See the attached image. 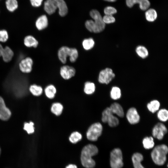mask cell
Listing matches in <instances>:
<instances>
[{
  "label": "cell",
  "instance_id": "1",
  "mask_svg": "<svg viewBox=\"0 0 168 168\" xmlns=\"http://www.w3.org/2000/svg\"><path fill=\"white\" fill-rule=\"evenodd\" d=\"M98 152L97 147L93 144H89L84 146L82 151L81 156L82 166L86 168H93L96 163L92 157L96 155Z\"/></svg>",
  "mask_w": 168,
  "mask_h": 168
},
{
  "label": "cell",
  "instance_id": "2",
  "mask_svg": "<svg viewBox=\"0 0 168 168\" xmlns=\"http://www.w3.org/2000/svg\"><path fill=\"white\" fill-rule=\"evenodd\" d=\"M168 152L167 147L165 144L156 146L151 154L152 159L157 165L161 166L164 164L166 161V155Z\"/></svg>",
  "mask_w": 168,
  "mask_h": 168
},
{
  "label": "cell",
  "instance_id": "3",
  "mask_svg": "<svg viewBox=\"0 0 168 168\" xmlns=\"http://www.w3.org/2000/svg\"><path fill=\"white\" fill-rule=\"evenodd\" d=\"M58 56L59 60L63 63L66 62L67 58L68 56L69 57L70 62L73 63L76 60L78 57V52L75 48L63 46L58 50Z\"/></svg>",
  "mask_w": 168,
  "mask_h": 168
},
{
  "label": "cell",
  "instance_id": "4",
  "mask_svg": "<svg viewBox=\"0 0 168 168\" xmlns=\"http://www.w3.org/2000/svg\"><path fill=\"white\" fill-rule=\"evenodd\" d=\"M103 126L100 122H96L91 124L86 132L87 139L91 141H96L102 133Z\"/></svg>",
  "mask_w": 168,
  "mask_h": 168
},
{
  "label": "cell",
  "instance_id": "5",
  "mask_svg": "<svg viewBox=\"0 0 168 168\" xmlns=\"http://www.w3.org/2000/svg\"><path fill=\"white\" fill-rule=\"evenodd\" d=\"M110 165L111 168H121L123 167L122 154L120 149L115 148L111 152Z\"/></svg>",
  "mask_w": 168,
  "mask_h": 168
},
{
  "label": "cell",
  "instance_id": "6",
  "mask_svg": "<svg viewBox=\"0 0 168 168\" xmlns=\"http://www.w3.org/2000/svg\"><path fill=\"white\" fill-rule=\"evenodd\" d=\"M91 17L93 19L96 26V33L100 32L105 29V24L99 12L96 10L93 9L90 12Z\"/></svg>",
  "mask_w": 168,
  "mask_h": 168
},
{
  "label": "cell",
  "instance_id": "7",
  "mask_svg": "<svg viewBox=\"0 0 168 168\" xmlns=\"http://www.w3.org/2000/svg\"><path fill=\"white\" fill-rule=\"evenodd\" d=\"M115 75L111 68H106L101 71L99 75L98 80L100 83L108 84L115 77Z\"/></svg>",
  "mask_w": 168,
  "mask_h": 168
},
{
  "label": "cell",
  "instance_id": "8",
  "mask_svg": "<svg viewBox=\"0 0 168 168\" xmlns=\"http://www.w3.org/2000/svg\"><path fill=\"white\" fill-rule=\"evenodd\" d=\"M167 132V129L166 126L162 123H159L153 128L152 134L154 138L161 140Z\"/></svg>",
  "mask_w": 168,
  "mask_h": 168
},
{
  "label": "cell",
  "instance_id": "9",
  "mask_svg": "<svg viewBox=\"0 0 168 168\" xmlns=\"http://www.w3.org/2000/svg\"><path fill=\"white\" fill-rule=\"evenodd\" d=\"M33 60L30 57H27L22 59L19 64L20 70L24 73L30 72L32 69Z\"/></svg>",
  "mask_w": 168,
  "mask_h": 168
},
{
  "label": "cell",
  "instance_id": "10",
  "mask_svg": "<svg viewBox=\"0 0 168 168\" xmlns=\"http://www.w3.org/2000/svg\"><path fill=\"white\" fill-rule=\"evenodd\" d=\"M126 116L128 121L131 124H137L140 121V116L136 109L134 107L130 108L128 110Z\"/></svg>",
  "mask_w": 168,
  "mask_h": 168
},
{
  "label": "cell",
  "instance_id": "11",
  "mask_svg": "<svg viewBox=\"0 0 168 168\" xmlns=\"http://www.w3.org/2000/svg\"><path fill=\"white\" fill-rule=\"evenodd\" d=\"M76 70L72 67L68 65L62 67L60 70V74L65 80H68L74 76Z\"/></svg>",
  "mask_w": 168,
  "mask_h": 168
},
{
  "label": "cell",
  "instance_id": "12",
  "mask_svg": "<svg viewBox=\"0 0 168 168\" xmlns=\"http://www.w3.org/2000/svg\"><path fill=\"white\" fill-rule=\"evenodd\" d=\"M11 113L5 105L3 98L0 96V119L6 121L10 117Z\"/></svg>",
  "mask_w": 168,
  "mask_h": 168
},
{
  "label": "cell",
  "instance_id": "13",
  "mask_svg": "<svg viewBox=\"0 0 168 168\" xmlns=\"http://www.w3.org/2000/svg\"><path fill=\"white\" fill-rule=\"evenodd\" d=\"M127 6L130 7H132L135 4H139L140 9L143 11L147 10L150 5V3L148 0H126Z\"/></svg>",
  "mask_w": 168,
  "mask_h": 168
},
{
  "label": "cell",
  "instance_id": "14",
  "mask_svg": "<svg viewBox=\"0 0 168 168\" xmlns=\"http://www.w3.org/2000/svg\"><path fill=\"white\" fill-rule=\"evenodd\" d=\"M44 8L48 14L54 13L57 9L56 0H46L44 3Z\"/></svg>",
  "mask_w": 168,
  "mask_h": 168
},
{
  "label": "cell",
  "instance_id": "15",
  "mask_svg": "<svg viewBox=\"0 0 168 168\" xmlns=\"http://www.w3.org/2000/svg\"><path fill=\"white\" fill-rule=\"evenodd\" d=\"M48 21L47 16L43 15L40 16L36 20L35 25L39 30H43L48 26Z\"/></svg>",
  "mask_w": 168,
  "mask_h": 168
},
{
  "label": "cell",
  "instance_id": "16",
  "mask_svg": "<svg viewBox=\"0 0 168 168\" xmlns=\"http://www.w3.org/2000/svg\"><path fill=\"white\" fill-rule=\"evenodd\" d=\"M14 54L12 49L9 47L7 46L3 48L1 57L4 62L8 63L12 60Z\"/></svg>",
  "mask_w": 168,
  "mask_h": 168
},
{
  "label": "cell",
  "instance_id": "17",
  "mask_svg": "<svg viewBox=\"0 0 168 168\" xmlns=\"http://www.w3.org/2000/svg\"><path fill=\"white\" fill-rule=\"evenodd\" d=\"M113 114H116L120 117L122 118L124 116V110L119 103L114 102L112 103L109 107Z\"/></svg>",
  "mask_w": 168,
  "mask_h": 168
},
{
  "label": "cell",
  "instance_id": "18",
  "mask_svg": "<svg viewBox=\"0 0 168 168\" xmlns=\"http://www.w3.org/2000/svg\"><path fill=\"white\" fill-rule=\"evenodd\" d=\"M57 7L58 13L61 16H64L68 13V9L67 4L64 0H56Z\"/></svg>",
  "mask_w": 168,
  "mask_h": 168
},
{
  "label": "cell",
  "instance_id": "19",
  "mask_svg": "<svg viewBox=\"0 0 168 168\" xmlns=\"http://www.w3.org/2000/svg\"><path fill=\"white\" fill-rule=\"evenodd\" d=\"M63 110V105L59 102H55L53 103L50 108V111L52 113L57 116L61 115Z\"/></svg>",
  "mask_w": 168,
  "mask_h": 168
},
{
  "label": "cell",
  "instance_id": "20",
  "mask_svg": "<svg viewBox=\"0 0 168 168\" xmlns=\"http://www.w3.org/2000/svg\"><path fill=\"white\" fill-rule=\"evenodd\" d=\"M143 156L139 153H134L132 156V161L134 168H144L141 162L143 159Z\"/></svg>",
  "mask_w": 168,
  "mask_h": 168
},
{
  "label": "cell",
  "instance_id": "21",
  "mask_svg": "<svg viewBox=\"0 0 168 168\" xmlns=\"http://www.w3.org/2000/svg\"><path fill=\"white\" fill-rule=\"evenodd\" d=\"M24 43L26 47L29 48H36L38 44V42L37 40L31 35H28L25 37Z\"/></svg>",
  "mask_w": 168,
  "mask_h": 168
},
{
  "label": "cell",
  "instance_id": "22",
  "mask_svg": "<svg viewBox=\"0 0 168 168\" xmlns=\"http://www.w3.org/2000/svg\"><path fill=\"white\" fill-rule=\"evenodd\" d=\"M44 93L46 96L49 99H53L57 93V89L55 86L52 84L48 85L44 90Z\"/></svg>",
  "mask_w": 168,
  "mask_h": 168
},
{
  "label": "cell",
  "instance_id": "23",
  "mask_svg": "<svg viewBox=\"0 0 168 168\" xmlns=\"http://www.w3.org/2000/svg\"><path fill=\"white\" fill-rule=\"evenodd\" d=\"M96 86L95 84L91 82H86L84 84L83 91L87 95H91L95 92Z\"/></svg>",
  "mask_w": 168,
  "mask_h": 168
},
{
  "label": "cell",
  "instance_id": "24",
  "mask_svg": "<svg viewBox=\"0 0 168 168\" xmlns=\"http://www.w3.org/2000/svg\"><path fill=\"white\" fill-rule=\"evenodd\" d=\"M5 5L7 9L10 12L15 11L18 7L17 0H6Z\"/></svg>",
  "mask_w": 168,
  "mask_h": 168
},
{
  "label": "cell",
  "instance_id": "25",
  "mask_svg": "<svg viewBox=\"0 0 168 168\" xmlns=\"http://www.w3.org/2000/svg\"><path fill=\"white\" fill-rule=\"evenodd\" d=\"M146 20L149 22L155 21L157 17V13L156 11L152 8L148 9L145 13Z\"/></svg>",
  "mask_w": 168,
  "mask_h": 168
},
{
  "label": "cell",
  "instance_id": "26",
  "mask_svg": "<svg viewBox=\"0 0 168 168\" xmlns=\"http://www.w3.org/2000/svg\"><path fill=\"white\" fill-rule=\"evenodd\" d=\"M160 105V103L158 100H153L147 104V107L150 112L154 113L159 110Z\"/></svg>",
  "mask_w": 168,
  "mask_h": 168
},
{
  "label": "cell",
  "instance_id": "27",
  "mask_svg": "<svg viewBox=\"0 0 168 168\" xmlns=\"http://www.w3.org/2000/svg\"><path fill=\"white\" fill-rule=\"evenodd\" d=\"M82 138V135L81 133L77 131H75L71 133L69 140L72 143L75 144L81 141Z\"/></svg>",
  "mask_w": 168,
  "mask_h": 168
},
{
  "label": "cell",
  "instance_id": "28",
  "mask_svg": "<svg viewBox=\"0 0 168 168\" xmlns=\"http://www.w3.org/2000/svg\"><path fill=\"white\" fill-rule=\"evenodd\" d=\"M106 123L108 124L110 127H114L118 125L119 121L118 118L114 116L113 114L112 113L108 116Z\"/></svg>",
  "mask_w": 168,
  "mask_h": 168
},
{
  "label": "cell",
  "instance_id": "29",
  "mask_svg": "<svg viewBox=\"0 0 168 168\" xmlns=\"http://www.w3.org/2000/svg\"><path fill=\"white\" fill-rule=\"evenodd\" d=\"M121 96V91L118 87H113L110 92V96L113 100H117L119 99Z\"/></svg>",
  "mask_w": 168,
  "mask_h": 168
},
{
  "label": "cell",
  "instance_id": "30",
  "mask_svg": "<svg viewBox=\"0 0 168 168\" xmlns=\"http://www.w3.org/2000/svg\"><path fill=\"white\" fill-rule=\"evenodd\" d=\"M29 90L31 93L35 96H40L43 92V88L41 86L35 84L30 86Z\"/></svg>",
  "mask_w": 168,
  "mask_h": 168
},
{
  "label": "cell",
  "instance_id": "31",
  "mask_svg": "<svg viewBox=\"0 0 168 168\" xmlns=\"http://www.w3.org/2000/svg\"><path fill=\"white\" fill-rule=\"evenodd\" d=\"M142 143L145 149H149L152 148L154 145L153 138L152 137H146L143 139Z\"/></svg>",
  "mask_w": 168,
  "mask_h": 168
},
{
  "label": "cell",
  "instance_id": "32",
  "mask_svg": "<svg viewBox=\"0 0 168 168\" xmlns=\"http://www.w3.org/2000/svg\"><path fill=\"white\" fill-rule=\"evenodd\" d=\"M136 51L138 56L142 58H146L148 55V50L146 47L142 46H138Z\"/></svg>",
  "mask_w": 168,
  "mask_h": 168
},
{
  "label": "cell",
  "instance_id": "33",
  "mask_svg": "<svg viewBox=\"0 0 168 168\" xmlns=\"http://www.w3.org/2000/svg\"><path fill=\"white\" fill-rule=\"evenodd\" d=\"M157 117L161 121L166 122L168 119V111L165 109L159 110L157 113Z\"/></svg>",
  "mask_w": 168,
  "mask_h": 168
},
{
  "label": "cell",
  "instance_id": "34",
  "mask_svg": "<svg viewBox=\"0 0 168 168\" xmlns=\"http://www.w3.org/2000/svg\"><path fill=\"white\" fill-rule=\"evenodd\" d=\"M82 44L84 49L89 50L94 47L95 42L93 39L90 38L84 39L82 42Z\"/></svg>",
  "mask_w": 168,
  "mask_h": 168
},
{
  "label": "cell",
  "instance_id": "35",
  "mask_svg": "<svg viewBox=\"0 0 168 168\" xmlns=\"http://www.w3.org/2000/svg\"><path fill=\"white\" fill-rule=\"evenodd\" d=\"M23 129L27 132L28 134L33 133L35 131L34 123L31 121L29 123H25Z\"/></svg>",
  "mask_w": 168,
  "mask_h": 168
},
{
  "label": "cell",
  "instance_id": "36",
  "mask_svg": "<svg viewBox=\"0 0 168 168\" xmlns=\"http://www.w3.org/2000/svg\"><path fill=\"white\" fill-rule=\"evenodd\" d=\"M86 29L90 32L96 33V26L93 20H90L86 21L85 23Z\"/></svg>",
  "mask_w": 168,
  "mask_h": 168
},
{
  "label": "cell",
  "instance_id": "37",
  "mask_svg": "<svg viewBox=\"0 0 168 168\" xmlns=\"http://www.w3.org/2000/svg\"><path fill=\"white\" fill-rule=\"evenodd\" d=\"M111 113H113L109 107H107L104 109L102 113L101 120L102 122L104 123H106V119L108 115Z\"/></svg>",
  "mask_w": 168,
  "mask_h": 168
},
{
  "label": "cell",
  "instance_id": "38",
  "mask_svg": "<svg viewBox=\"0 0 168 168\" xmlns=\"http://www.w3.org/2000/svg\"><path fill=\"white\" fill-rule=\"evenodd\" d=\"M8 32L5 30H0V42H5L8 39Z\"/></svg>",
  "mask_w": 168,
  "mask_h": 168
},
{
  "label": "cell",
  "instance_id": "39",
  "mask_svg": "<svg viewBox=\"0 0 168 168\" xmlns=\"http://www.w3.org/2000/svg\"><path fill=\"white\" fill-rule=\"evenodd\" d=\"M116 9L112 6H107L104 9V13L105 15L112 16L117 13Z\"/></svg>",
  "mask_w": 168,
  "mask_h": 168
},
{
  "label": "cell",
  "instance_id": "40",
  "mask_svg": "<svg viewBox=\"0 0 168 168\" xmlns=\"http://www.w3.org/2000/svg\"><path fill=\"white\" fill-rule=\"evenodd\" d=\"M102 18L105 24L113 23L115 21V18L113 16L105 15Z\"/></svg>",
  "mask_w": 168,
  "mask_h": 168
},
{
  "label": "cell",
  "instance_id": "41",
  "mask_svg": "<svg viewBox=\"0 0 168 168\" xmlns=\"http://www.w3.org/2000/svg\"><path fill=\"white\" fill-rule=\"evenodd\" d=\"M43 0H30V3L34 7H38L41 6Z\"/></svg>",
  "mask_w": 168,
  "mask_h": 168
},
{
  "label": "cell",
  "instance_id": "42",
  "mask_svg": "<svg viewBox=\"0 0 168 168\" xmlns=\"http://www.w3.org/2000/svg\"><path fill=\"white\" fill-rule=\"evenodd\" d=\"M65 168H77L76 165L70 164L67 166Z\"/></svg>",
  "mask_w": 168,
  "mask_h": 168
},
{
  "label": "cell",
  "instance_id": "43",
  "mask_svg": "<svg viewBox=\"0 0 168 168\" xmlns=\"http://www.w3.org/2000/svg\"><path fill=\"white\" fill-rule=\"evenodd\" d=\"M3 48L2 45L0 44V57H1V54Z\"/></svg>",
  "mask_w": 168,
  "mask_h": 168
},
{
  "label": "cell",
  "instance_id": "44",
  "mask_svg": "<svg viewBox=\"0 0 168 168\" xmlns=\"http://www.w3.org/2000/svg\"><path fill=\"white\" fill-rule=\"evenodd\" d=\"M105 1L109 2H114L116 1V0H104Z\"/></svg>",
  "mask_w": 168,
  "mask_h": 168
},
{
  "label": "cell",
  "instance_id": "45",
  "mask_svg": "<svg viewBox=\"0 0 168 168\" xmlns=\"http://www.w3.org/2000/svg\"><path fill=\"white\" fill-rule=\"evenodd\" d=\"M1 148L0 147V155H1Z\"/></svg>",
  "mask_w": 168,
  "mask_h": 168
}]
</instances>
